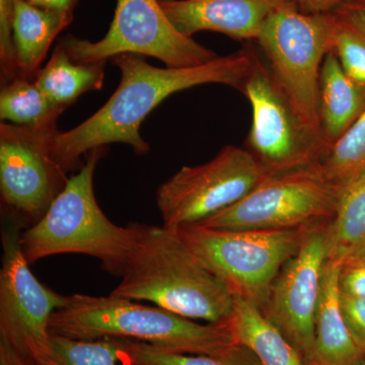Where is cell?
I'll list each match as a JSON object with an SVG mask.
<instances>
[{
  "instance_id": "cell-6",
  "label": "cell",
  "mask_w": 365,
  "mask_h": 365,
  "mask_svg": "<svg viewBox=\"0 0 365 365\" xmlns=\"http://www.w3.org/2000/svg\"><path fill=\"white\" fill-rule=\"evenodd\" d=\"M337 25L333 13H304L292 0L269 16L256 40L274 81L304 123L319 134V76Z\"/></svg>"
},
{
  "instance_id": "cell-30",
  "label": "cell",
  "mask_w": 365,
  "mask_h": 365,
  "mask_svg": "<svg viewBox=\"0 0 365 365\" xmlns=\"http://www.w3.org/2000/svg\"><path fill=\"white\" fill-rule=\"evenodd\" d=\"M295 4L304 13H332L346 0H294Z\"/></svg>"
},
{
  "instance_id": "cell-13",
  "label": "cell",
  "mask_w": 365,
  "mask_h": 365,
  "mask_svg": "<svg viewBox=\"0 0 365 365\" xmlns=\"http://www.w3.org/2000/svg\"><path fill=\"white\" fill-rule=\"evenodd\" d=\"M329 223L307 230L299 251L284 264L274 280L262 309L304 362L313 349L317 309L328 260Z\"/></svg>"
},
{
  "instance_id": "cell-33",
  "label": "cell",
  "mask_w": 365,
  "mask_h": 365,
  "mask_svg": "<svg viewBox=\"0 0 365 365\" xmlns=\"http://www.w3.org/2000/svg\"><path fill=\"white\" fill-rule=\"evenodd\" d=\"M361 365H365V357H364V361H362Z\"/></svg>"
},
{
  "instance_id": "cell-25",
  "label": "cell",
  "mask_w": 365,
  "mask_h": 365,
  "mask_svg": "<svg viewBox=\"0 0 365 365\" xmlns=\"http://www.w3.org/2000/svg\"><path fill=\"white\" fill-rule=\"evenodd\" d=\"M331 52L336 55L350 78L365 86V40L340 20H338Z\"/></svg>"
},
{
  "instance_id": "cell-5",
  "label": "cell",
  "mask_w": 365,
  "mask_h": 365,
  "mask_svg": "<svg viewBox=\"0 0 365 365\" xmlns=\"http://www.w3.org/2000/svg\"><path fill=\"white\" fill-rule=\"evenodd\" d=\"M309 228L222 230L191 225L175 230L234 297L250 300L262 309L274 280L297 253Z\"/></svg>"
},
{
  "instance_id": "cell-22",
  "label": "cell",
  "mask_w": 365,
  "mask_h": 365,
  "mask_svg": "<svg viewBox=\"0 0 365 365\" xmlns=\"http://www.w3.org/2000/svg\"><path fill=\"white\" fill-rule=\"evenodd\" d=\"M34 360L37 365H118L122 348L118 338L76 340L51 334L47 349Z\"/></svg>"
},
{
  "instance_id": "cell-19",
  "label": "cell",
  "mask_w": 365,
  "mask_h": 365,
  "mask_svg": "<svg viewBox=\"0 0 365 365\" xmlns=\"http://www.w3.org/2000/svg\"><path fill=\"white\" fill-rule=\"evenodd\" d=\"M105 62L73 61L58 44L46 66L36 73L35 83L53 104L64 109L86 91L102 88Z\"/></svg>"
},
{
  "instance_id": "cell-10",
  "label": "cell",
  "mask_w": 365,
  "mask_h": 365,
  "mask_svg": "<svg viewBox=\"0 0 365 365\" xmlns=\"http://www.w3.org/2000/svg\"><path fill=\"white\" fill-rule=\"evenodd\" d=\"M242 93L252 108L247 150L270 174L322 163L330 148L304 123L274 81L267 64L255 54Z\"/></svg>"
},
{
  "instance_id": "cell-15",
  "label": "cell",
  "mask_w": 365,
  "mask_h": 365,
  "mask_svg": "<svg viewBox=\"0 0 365 365\" xmlns=\"http://www.w3.org/2000/svg\"><path fill=\"white\" fill-rule=\"evenodd\" d=\"M339 263L327 260L322 280L316 331L307 365H361L365 351L355 342L341 309Z\"/></svg>"
},
{
  "instance_id": "cell-26",
  "label": "cell",
  "mask_w": 365,
  "mask_h": 365,
  "mask_svg": "<svg viewBox=\"0 0 365 365\" xmlns=\"http://www.w3.org/2000/svg\"><path fill=\"white\" fill-rule=\"evenodd\" d=\"M14 0H0V60L6 78H16L19 66L14 44Z\"/></svg>"
},
{
  "instance_id": "cell-14",
  "label": "cell",
  "mask_w": 365,
  "mask_h": 365,
  "mask_svg": "<svg viewBox=\"0 0 365 365\" xmlns=\"http://www.w3.org/2000/svg\"><path fill=\"white\" fill-rule=\"evenodd\" d=\"M292 0H160L175 28L192 38L210 31L232 39L257 40L271 14Z\"/></svg>"
},
{
  "instance_id": "cell-11",
  "label": "cell",
  "mask_w": 365,
  "mask_h": 365,
  "mask_svg": "<svg viewBox=\"0 0 365 365\" xmlns=\"http://www.w3.org/2000/svg\"><path fill=\"white\" fill-rule=\"evenodd\" d=\"M56 132L0 125V191L16 222L32 227L39 222L68 180L52 153Z\"/></svg>"
},
{
  "instance_id": "cell-29",
  "label": "cell",
  "mask_w": 365,
  "mask_h": 365,
  "mask_svg": "<svg viewBox=\"0 0 365 365\" xmlns=\"http://www.w3.org/2000/svg\"><path fill=\"white\" fill-rule=\"evenodd\" d=\"M332 13L365 40V0H346Z\"/></svg>"
},
{
  "instance_id": "cell-2",
  "label": "cell",
  "mask_w": 365,
  "mask_h": 365,
  "mask_svg": "<svg viewBox=\"0 0 365 365\" xmlns=\"http://www.w3.org/2000/svg\"><path fill=\"white\" fill-rule=\"evenodd\" d=\"M111 295L150 302L190 319L225 324L234 295L190 251L175 228L136 223L122 279Z\"/></svg>"
},
{
  "instance_id": "cell-12",
  "label": "cell",
  "mask_w": 365,
  "mask_h": 365,
  "mask_svg": "<svg viewBox=\"0 0 365 365\" xmlns=\"http://www.w3.org/2000/svg\"><path fill=\"white\" fill-rule=\"evenodd\" d=\"M0 269V342L35 359L47 349L53 314L67 297L41 283L30 269L21 246L20 227L2 232Z\"/></svg>"
},
{
  "instance_id": "cell-23",
  "label": "cell",
  "mask_w": 365,
  "mask_h": 365,
  "mask_svg": "<svg viewBox=\"0 0 365 365\" xmlns=\"http://www.w3.org/2000/svg\"><path fill=\"white\" fill-rule=\"evenodd\" d=\"M322 165L342 191L365 172V111L334 144Z\"/></svg>"
},
{
  "instance_id": "cell-32",
  "label": "cell",
  "mask_w": 365,
  "mask_h": 365,
  "mask_svg": "<svg viewBox=\"0 0 365 365\" xmlns=\"http://www.w3.org/2000/svg\"><path fill=\"white\" fill-rule=\"evenodd\" d=\"M29 4L46 11H72L78 0H26Z\"/></svg>"
},
{
  "instance_id": "cell-27",
  "label": "cell",
  "mask_w": 365,
  "mask_h": 365,
  "mask_svg": "<svg viewBox=\"0 0 365 365\" xmlns=\"http://www.w3.org/2000/svg\"><path fill=\"white\" fill-rule=\"evenodd\" d=\"M338 280L342 294L365 299V253L339 263Z\"/></svg>"
},
{
  "instance_id": "cell-28",
  "label": "cell",
  "mask_w": 365,
  "mask_h": 365,
  "mask_svg": "<svg viewBox=\"0 0 365 365\" xmlns=\"http://www.w3.org/2000/svg\"><path fill=\"white\" fill-rule=\"evenodd\" d=\"M341 309L352 337L365 351V299L350 297L340 292Z\"/></svg>"
},
{
  "instance_id": "cell-8",
  "label": "cell",
  "mask_w": 365,
  "mask_h": 365,
  "mask_svg": "<svg viewBox=\"0 0 365 365\" xmlns=\"http://www.w3.org/2000/svg\"><path fill=\"white\" fill-rule=\"evenodd\" d=\"M59 44L79 63H97L131 53L179 68L203 66L220 57L180 33L163 11L160 0H117L111 26L102 40L91 42L66 36Z\"/></svg>"
},
{
  "instance_id": "cell-3",
  "label": "cell",
  "mask_w": 365,
  "mask_h": 365,
  "mask_svg": "<svg viewBox=\"0 0 365 365\" xmlns=\"http://www.w3.org/2000/svg\"><path fill=\"white\" fill-rule=\"evenodd\" d=\"M50 333L76 340L123 338L167 351L225 359L247 351L227 323L202 325L163 307L111 294L69 295L66 306L53 314Z\"/></svg>"
},
{
  "instance_id": "cell-21",
  "label": "cell",
  "mask_w": 365,
  "mask_h": 365,
  "mask_svg": "<svg viewBox=\"0 0 365 365\" xmlns=\"http://www.w3.org/2000/svg\"><path fill=\"white\" fill-rule=\"evenodd\" d=\"M63 108L53 104L35 81L16 76L0 93V118L18 126L55 128Z\"/></svg>"
},
{
  "instance_id": "cell-20",
  "label": "cell",
  "mask_w": 365,
  "mask_h": 365,
  "mask_svg": "<svg viewBox=\"0 0 365 365\" xmlns=\"http://www.w3.org/2000/svg\"><path fill=\"white\" fill-rule=\"evenodd\" d=\"M327 237L328 260L342 263L365 253V172L343 190Z\"/></svg>"
},
{
  "instance_id": "cell-31",
  "label": "cell",
  "mask_w": 365,
  "mask_h": 365,
  "mask_svg": "<svg viewBox=\"0 0 365 365\" xmlns=\"http://www.w3.org/2000/svg\"><path fill=\"white\" fill-rule=\"evenodd\" d=\"M0 365H37L35 360L0 342Z\"/></svg>"
},
{
  "instance_id": "cell-17",
  "label": "cell",
  "mask_w": 365,
  "mask_h": 365,
  "mask_svg": "<svg viewBox=\"0 0 365 365\" xmlns=\"http://www.w3.org/2000/svg\"><path fill=\"white\" fill-rule=\"evenodd\" d=\"M72 19V11H46L26 0H14V44L19 76L29 78L37 73L53 41Z\"/></svg>"
},
{
  "instance_id": "cell-9",
  "label": "cell",
  "mask_w": 365,
  "mask_h": 365,
  "mask_svg": "<svg viewBox=\"0 0 365 365\" xmlns=\"http://www.w3.org/2000/svg\"><path fill=\"white\" fill-rule=\"evenodd\" d=\"M269 173L247 148L227 145L209 162L182 167L157 191L165 227L198 225L242 200Z\"/></svg>"
},
{
  "instance_id": "cell-16",
  "label": "cell",
  "mask_w": 365,
  "mask_h": 365,
  "mask_svg": "<svg viewBox=\"0 0 365 365\" xmlns=\"http://www.w3.org/2000/svg\"><path fill=\"white\" fill-rule=\"evenodd\" d=\"M365 111V86L350 78L336 55L328 53L319 85V124L329 148L344 135Z\"/></svg>"
},
{
  "instance_id": "cell-4",
  "label": "cell",
  "mask_w": 365,
  "mask_h": 365,
  "mask_svg": "<svg viewBox=\"0 0 365 365\" xmlns=\"http://www.w3.org/2000/svg\"><path fill=\"white\" fill-rule=\"evenodd\" d=\"M104 148L88 153L78 174L66 186L45 215L21 234V246L29 263L63 254L93 257L112 275L122 276L136 235V223L119 227L98 206L93 174Z\"/></svg>"
},
{
  "instance_id": "cell-24",
  "label": "cell",
  "mask_w": 365,
  "mask_h": 365,
  "mask_svg": "<svg viewBox=\"0 0 365 365\" xmlns=\"http://www.w3.org/2000/svg\"><path fill=\"white\" fill-rule=\"evenodd\" d=\"M122 348V361L130 365H261L251 351L235 359H220L201 354L167 351L148 343L118 338Z\"/></svg>"
},
{
  "instance_id": "cell-1",
  "label": "cell",
  "mask_w": 365,
  "mask_h": 365,
  "mask_svg": "<svg viewBox=\"0 0 365 365\" xmlns=\"http://www.w3.org/2000/svg\"><path fill=\"white\" fill-rule=\"evenodd\" d=\"M250 50L217 57L203 64L179 68L150 66L141 55L113 57L121 71L117 90L98 112L78 126L52 137L51 150L64 172L76 169L81 157L108 144L130 145L136 155L150 153V144L141 137V124L165 98L178 91L206 83H220L242 91L254 63Z\"/></svg>"
},
{
  "instance_id": "cell-18",
  "label": "cell",
  "mask_w": 365,
  "mask_h": 365,
  "mask_svg": "<svg viewBox=\"0 0 365 365\" xmlns=\"http://www.w3.org/2000/svg\"><path fill=\"white\" fill-rule=\"evenodd\" d=\"M227 324L237 342L253 353L261 365H307L292 343L254 302L235 297Z\"/></svg>"
},
{
  "instance_id": "cell-7",
  "label": "cell",
  "mask_w": 365,
  "mask_h": 365,
  "mask_svg": "<svg viewBox=\"0 0 365 365\" xmlns=\"http://www.w3.org/2000/svg\"><path fill=\"white\" fill-rule=\"evenodd\" d=\"M342 190L322 163L269 173L251 192L222 212L198 225L222 230H302L329 223Z\"/></svg>"
}]
</instances>
